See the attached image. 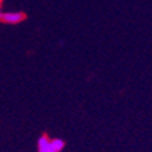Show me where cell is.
I'll return each mask as SVG.
<instances>
[{"instance_id":"obj_1","label":"cell","mask_w":152,"mask_h":152,"mask_svg":"<svg viewBox=\"0 0 152 152\" xmlns=\"http://www.w3.org/2000/svg\"><path fill=\"white\" fill-rule=\"evenodd\" d=\"M64 148V141L62 138H50L48 136H41L37 141L39 152H62Z\"/></svg>"},{"instance_id":"obj_2","label":"cell","mask_w":152,"mask_h":152,"mask_svg":"<svg viewBox=\"0 0 152 152\" xmlns=\"http://www.w3.org/2000/svg\"><path fill=\"white\" fill-rule=\"evenodd\" d=\"M25 19V14L21 11H3L0 10V21L8 25H17Z\"/></svg>"},{"instance_id":"obj_3","label":"cell","mask_w":152,"mask_h":152,"mask_svg":"<svg viewBox=\"0 0 152 152\" xmlns=\"http://www.w3.org/2000/svg\"><path fill=\"white\" fill-rule=\"evenodd\" d=\"M1 4H3V0H0V10H1Z\"/></svg>"}]
</instances>
